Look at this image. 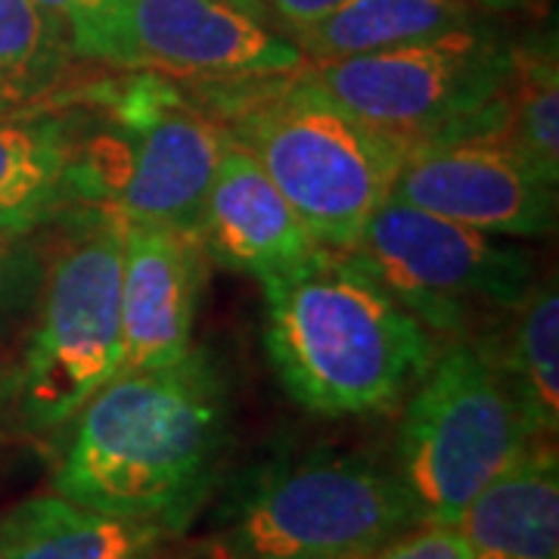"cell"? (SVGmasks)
Masks as SVG:
<instances>
[{
	"label": "cell",
	"mask_w": 559,
	"mask_h": 559,
	"mask_svg": "<svg viewBox=\"0 0 559 559\" xmlns=\"http://www.w3.org/2000/svg\"><path fill=\"white\" fill-rule=\"evenodd\" d=\"M66 426L57 495L183 532L218 479L230 436L227 377L193 345L175 364L116 373Z\"/></svg>",
	"instance_id": "cell-1"
},
{
	"label": "cell",
	"mask_w": 559,
	"mask_h": 559,
	"mask_svg": "<svg viewBox=\"0 0 559 559\" xmlns=\"http://www.w3.org/2000/svg\"><path fill=\"white\" fill-rule=\"evenodd\" d=\"M261 289L267 360L286 395L318 417L389 414L439 352L352 252L320 249Z\"/></svg>",
	"instance_id": "cell-2"
},
{
	"label": "cell",
	"mask_w": 559,
	"mask_h": 559,
	"mask_svg": "<svg viewBox=\"0 0 559 559\" xmlns=\"http://www.w3.org/2000/svg\"><path fill=\"white\" fill-rule=\"evenodd\" d=\"M205 106L259 162L323 249L348 252L392 197L407 143L296 72L212 81Z\"/></svg>",
	"instance_id": "cell-3"
},
{
	"label": "cell",
	"mask_w": 559,
	"mask_h": 559,
	"mask_svg": "<svg viewBox=\"0 0 559 559\" xmlns=\"http://www.w3.org/2000/svg\"><path fill=\"white\" fill-rule=\"evenodd\" d=\"M404 401L392 469L417 525H454L540 439L481 336L439 345Z\"/></svg>",
	"instance_id": "cell-4"
},
{
	"label": "cell",
	"mask_w": 559,
	"mask_h": 559,
	"mask_svg": "<svg viewBox=\"0 0 559 559\" xmlns=\"http://www.w3.org/2000/svg\"><path fill=\"white\" fill-rule=\"evenodd\" d=\"M66 237L44 261L32 333L16 367V419L28 432H57L121 364V249L124 215L75 205Z\"/></svg>",
	"instance_id": "cell-5"
},
{
	"label": "cell",
	"mask_w": 559,
	"mask_h": 559,
	"mask_svg": "<svg viewBox=\"0 0 559 559\" xmlns=\"http://www.w3.org/2000/svg\"><path fill=\"white\" fill-rule=\"evenodd\" d=\"M392 466L311 451L259 469L212 535V559H360L414 528Z\"/></svg>",
	"instance_id": "cell-6"
},
{
	"label": "cell",
	"mask_w": 559,
	"mask_h": 559,
	"mask_svg": "<svg viewBox=\"0 0 559 559\" xmlns=\"http://www.w3.org/2000/svg\"><path fill=\"white\" fill-rule=\"evenodd\" d=\"M103 100L112 116L97 124V134H79V205H109L124 221L197 237L209 187L230 143L227 128L156 72L106 87Z\"/></svg>",
	"instance_id": "cell-7"
},
{
	"label": "cell",
	"mask_w": 559,
	"mask_h": 559,
	"mask_svg": "<svg viewBox=\"0 0 559 559\" xmlns=\"http://www.w3.org/2000/svg\"><path fill=\"white\" fill-rule=\"evenodd\" d=\"M516 44L476 22L439 38L345 60L305 62L299 75L407 146L498 134Z\"/></svg>",
	"instance_id": "cell-8"
},
{
	"label": "cell",
	"mask_w": 559,
	"mask_h": 559,
	"mask_svg": "<svg viewBox=\"0 0 559 559\" xmlns=\"http://www.w3.org/2000/svg\"><path fill=\"white\" fill-rule=\"evenodd\" d=\"M382 289L439 340L495 333L538 280L535 255L395 197L348 249Z\"/></svg>",
	"instance_id": "cell-9"
},
{
	"label": "cell",
	"mask_w": 559,
	"mask_h": 559,
	"mask_svg": "<svg viewBox=\"0 0 559 559\" xmlns=\"http://www.w3.org/2000/svg\"><path fill=\"white\" fill-rule=\"evenodd\" d=\"M557 187L498 134L417 143L392 197L500 240H540L557 227Z\"/></svg>",
	"instance_id": "cell-10"
},
{
	"label": "cell",
	"mask_w": 559,
	"mask_h": 559,
	"mask_svg": "<svg viewBox=\"0 0 559 559\" xmlns=\"http://www.w3.org/2000/svg\"><path fill=\"white\" fill-rule=\"evenodd\" d=\"M109 66L165 79L240 81L296 72L305 57L230 0H119Z\"/></svg>",
	"instance_id": "cell-11"
},
{
	"label": "cell",
	"mask_w": 559,
	"mask_h": 559,
	"mask_svg": "<svg viewBox=\"0 0 559 559\" xmlns=\"http://www.w3.org/2000/svg\"><path fill=\"white\" fill-rule=\"evenodd\" d=\"M205 261L197 237L124 221L119 373L175 364L197 345Z\"/></svg>",
	"instance_id": "cell-12"
},
{
	"label": "cell",
	"mask_w": 559,
	"mask_h": 559,
	"mask_svg": "<svg viewBox=\"0 0 559 559\" xmlns=\"http://www.w3.org/2000/svg\"><path fill=\"white\" fill-rule=\"evenodd\" d=\"M197 240L205 259L259 283L299 267L323 249L274 180L234 138L209 187Z\"/></svg>",
	"instance_id": "cell-13"
},
{
	"label": "cell",
	"mask_w": 559,
	"mask_h": 559,
	"mask_svg": "<svg viewBox=\"0 0 559 559\" xmlns=\"http://www.w3.org/2000/svg\"><path fill=\"white\" fill-rule=\"evenodd\" d=\"M466 559H559V460L538 439L454 522Z\"/></svg>",
	"instance_id": "cell-14"
},
{
	"label": "cell",
	"mask_w": 559,
	"mask_h": 559,
	"mask_svg": "<svg viewBox=\"0 0 559 559\" xmlns=\"http://www.w3.org/2000/svg\"><path fill=\"white\" fill-rule=\"evenodd\" d=\"M79 124L60 112L0 116V230L32 237L79 205Z\"/></svg>",
	"instance_id": "cell-15"
},
{
	"label": "cell",
	"mask_w": 559,
	"mask_h": 559,
	"mask_svg": "<svg viewBox=\"0 0 559 559\" xmlns=\"http://www.w3.org/2000/svg\"><path fill=\"white\" fill-rule=\"evenodd\" d=\"M171 535L162 522L109 516L53 491L0 520V559H150Z\"/></svg>",
	"instance_id": "cell-16"
},
{
	"label": "cell",
	"mask_w": 559,
	"mask_h": 559,
	"mask_svg": "<svg viewBox=\"0 0 559 559\" xmlns=\"http://www.w3.org/2000/svg\"><path fill=\"white\" fill-rule=\"evenodd\" d=\"M479 0H348L293 35L305 62L345 60L439 38L476 22Z\"/></svg>",
	"instance_id": "cell-17"
},
{
	"label": "cell",
	"mask_w": 559,
	"mask_h": 559,
	"mask_svg": "<svg viewBox=\"0 0 559 559\" xmlns=\"http://www.w3.org/2000/svg\"><path fill=\"white\" fill-rule=\"evenodd\" d=\"M495 352L525 417L540 439L559 432V289L557 277H538L528 296L495 333L481 336Z\"/></svg>",
	"instance_id": "cell-18"
},
{
	"label": "cell",
	"mask_w": 559,
	"mask_h": 559,
	"mask_svg": "<svg viewBox=\"0 0 559 559\" xmlns=\"http://www.w3.org/2000/svg\"><path fill=\"white\" fill-rule=\"evenodd\" d=\"M498 138L559 183V60L557 40L516 44L513 69L503 87Z\"/></svg>",
	"instance_id": "cell-19"
},
{
	"label": "cell",
	"mask_w": 559,
	"mask_h": 559,
	"mask_svg": "<svg viewBox=\"0 0 559 559\" xmlns=\"http://www.w3.org/2000/svg\"><path fill=\"white\" fill-rule=\"evenodd\" d=\"M69 60V44L35 0H0V116L44 106Z\"/></svg>",
	"instance_id": "cell-20"
},
{
	"label": "cell",
	"mask_w": 559,
	"mask_h": 559,
	"mask_svg": "<svg viewBox=\"0 0 559 559\" xmlns=\"http://www.w3.org/2000/svg\"><path fill=\"white\" fill-rule=\"evenodd\" d=\"M44 255L32 237L0 230V342L20 333L35 314Z\"/></svg>",
	"instance_id": "cell-21"
},
{
	"label": "cell",
	"mask_w": 559,
	"mask_h": 559,
	"mask_svg": "<svg viewBox=\"0 0 559 559\" xmlns=\"http://www.w3.org/2000/svg\"><path fill=\"white\" fill-rule=\"evenodd\" d=\"M35 7L57 25L72 57L109 62L119 0H35Z\"/></svg>",
	"instance_id": "cell-22"
},
{
	"label": "cell",
	"mask_w": 559,
	"mask_h": 559,
	"mask_svg": "<svg viewBox=\"0 0 559 559\" xmlns=\"http://www.w3.org/2000/svg\"><path fill=\"white\" fill-rule=\"evenodd\" d=\"M360 559H466L454 525H414Z\"/></svg>",
	"instance_id": "cell-23"
},
{
	"label": "cell",
	"mask_w": 559,
	"mask_h": 559,
	"mask_svg": "<svg viewBox=\"0 0 559 559\" xmlns=\"http://www.w3.org/2000/svg\"><path fill=\"white\" fill-rule=\"evenodd\" d=\"M230 3H237L242 13L267 25L271 32L293 38L296 32L330 16L348 0H230Z\"/></svg>",
	"instance_id": "cell-24"
},
{
	"label": "cell",
	"mask_w": 559,
	"mask_h": 559,
	"mask_svg": "<svg viewBox=\"0 0 559 559\" xmlns=\"http://www.w3.org/2000/svg\"><path fill=\"white\" fill-rule=\"evenodd\" d=\"M13 417H16V370L0 360V439L7 436Z\"/></svg>",
	"instance_id": "cell-25"
},
{
	"label": "cell",
	"mask_w": 559,
	"mask_h": 559,
	"mask_svg": "<svg viewBox=\"0 0 559 559\" xmlns=\"http://www.w3.org/2000/svg\"><path fill=\"white\" fill-rule=\"evenodd\" d=\"M525 0H479V7H491V10H510V7H522Z\"/></svg>",
	"instance_id": "cell-26"
}]
</instances>
